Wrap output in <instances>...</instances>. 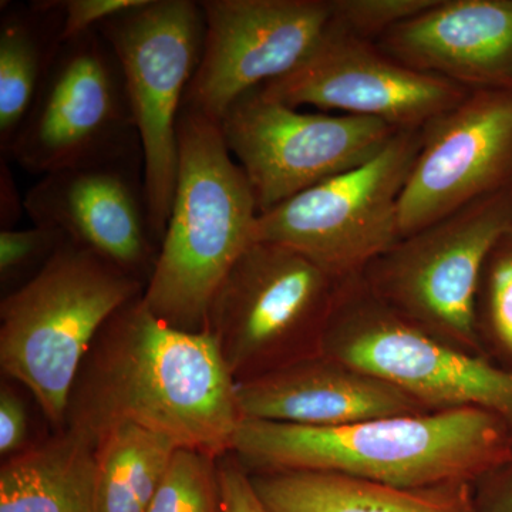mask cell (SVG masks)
<instances>
[{"instance_id": "cell-1", "label": "cell", "mask_w": 512, "mask_h": 512, "mask_svg": "<svg viewBox=\"0 0 512 512\" xmlns=\"http://www.w3.org/2000/svg\"><path fill=\"white\" fill-rule=\"evenodd\" d=\"M237 383L208 332L173 328L143 295L101 328L70 393L64 429L100 439L134 424L221 458L241 423Z\"/></svg>"}, {"instance_id": "cell-2", "label": "cell", "mask_w": 512, "mask_h": 512, "mask_svg": "<svg viewBox=\"0 0 512 512\" xmlns=\"http://www.w3.org/2000/svg\"><path fill=\"white\" fill-rule=\"evenodd\" d=\"M232 454L248 473L328 471L394 485L476 483L512 461V434L483 410H433L319 429L241 420Z\"/></svg>"}, {"instance_id": "cell-3", "label": "cell", "mask_w": 512, "mask_h": 512, "mask_svg": "<svg viewBox=\"0 0 512 512\" xmlns=\"http://www.w3.org/2000/svg\"><path fill=\"white\" fill-rule=\"evenodd\" d=\"M259 212L220 123L184 107L178 119L173 207L143 301L173 328L207 332L208 308L255 244Z\"/></svg>"}, {"instance_id": "cell-4", "label": "cell", "mask_w": 512, "mask_h": 512, "mask_svg": "<svg viewBox=\"0 0 512 512\" xmlns=\"http://www.w3.org/2000/svg\"><path fill=\"white\" fill-rule=\"evenodd\" d=\"M136 276L66 241L28 284L0 303V367L64 429L70 393L101 328L143 295Z\"/></svg>"}, {"instance_id": "cell-5", "label": "cell", "mask_w": 512, "mask_h": 512, "mask_svg": "<svg viewBox=\"0 0 512 512\" xmlns=\"http://www.w3.org/2000/svg\"><path fill=\"white\" fill-rule=\"evenodd\" d=\"M340 284L291 248L251 245L207 316V332L235 383L322 355Z\"/></svg>"}, {"instance_id": "cell-6", "label": "cell", "mask_w": 512, "mask_h": 512, "mask_svg": "<svg viewBox=\"0 0 512 512\" xmlns=\"http://www.w3.org/2000/svg\"><path fill=\"white\" fill-rule=\"evenodd\" d=\"M511 227L512 184L403 237L359 275L414 328L483 356L476 329L478 286L487 256Z\"/></svg>"}, {"instance_id": "cell-7", "label": "cell", "mask_w": 512, "mask_h": 512, "mask_svg": "<svg viewBox=\"0 0 512 512\" xmlns=\"http://www.w3.org/2000/svg\"><path fill=\"white\" fill-rule=\"evenodd\" d=\"M123 69L151 228L163 241L178 174V119L200 66L205 18L194 0H144L97 28Z\"/></svg>"}, {"instance_id": "cell-8", "label": "cell", "mask_w": 512, "mask_h": 512, "mask_svg": "<svg viewBox=\"0 0 512 512\" xmlns=\"http://www.w3.org/2000/svg\"><path fill=\"white\" fill-rule=\"evenodd\" d=\"M323 353L382 377L429 410H483L512 434V372L451 348L390 311L360 275L342 281Z\"/></svg>"}, {"instance_id": "cell-9", "label": "cell", "mask_w": 512, "mask_h": 512, "mask_svg": "<svg viewBox=\"0 0 512 512\" xmlns=\"http://www.w3.org/2000/svg\"><path fill=\"white\" fill-rule=\"evenodd\" d=\"M10 160L40 175L143 160L123 69L99 30L60 47Z\"/></svg>"}, {"instance_id": "cell-10", "label": "cell", "mask_w": 512, "mask_h": 512, "mask_svg": "<svg viewBox=\"0 0 512 512\" xmlns=\"http://www.w3.org/2000/svg\"><path fill=\"white\" fill-rule=\"evenodd\" d=\"M420 144L421 128L400 130L369 163L259 215L255 242L291 248L340 281L362 274L402 239L400 197Z\"/></svg>"}, {"instance_id": "cell-11", "label": "cell", "mask_w": 512, "mask_h": 512, "mask_svg": "<svg viewBox=\"0 0 512 512\" xmlns=\"http://www.w3.org/2000/svg\"><path fill=\"white\" fill-rule=\"evenodd\" d=\"M220 127L259 215L369 163L400 131L369 117L295 109L269 99L261 87L239 97Z\"/></svg>"}, {"instance_id": "cell-12", "label": "cell", "mask_w": 512, "mask_h": 512, "mask_svg": "<svg viewBox=\"0 0 512 512\" xmlns=\"http://www.w3.org/2000/svg\"><path fill=\"white\" fill-rule=\"evenodd\" d=\"M200 66L184 107L220 123L245 93L293 72L328 32L330 0H201Z\"/></svg>"}, {"instance_id": "cell-13", "label": "cell", "mask_w": 512, "mask_h": 512, "mask_svg": "<svg viewBox=\"0 0 512 512\" xmlns=\"http://www.w3.org/2000/svg\"><path fill=\"white\" fill-rule=\"evenodd\" d=\"M262 93L295 109L369 117L416 130L467 99L471 90L410 69L376 43L349 35L330 20L311 56Z\"/></svg>"}, {"instance_id": "cell-14", "label": "cell", "mask_w": 512, "mask_h": 512, "mask_svg": "<svg viewBox=\"0 0 512 512\" xmlns=\"http://www.w3.org/2000/svg\"><path fill=\"white\" fill-rule=\"evenodd\" d=\"M512 184V90H476L421 127L399 205L402 238Z\"/></svg>"}, {"instance_id": "cell-15", "label": "cell", "mask_w": 512, "mask_h": 512, "mask_svg": "<svg viewBox=\"0 0 512 512\" xmlns=\"http://www.w3.org/2000/svg\"><path fill=\"white\" fill-rule=\"evenodd\" d=\"M23 200L33 225L56 229L147 286L160 244L148 215L143 160L42 175Z\"/></svg>"}, {"instance_id": "cell-16", "label": "cell", "mask_w": 512, "mask_h": 512, "mask_svg": "<svg viewBox=\"0 0 512 512\" xmlns=\"http://www.w3.org/2000/svg\"><path fill=\"white\" fill-rule=\"evenodd\" d=\"M376 46L410 69L471 92L512 90V0H439Z\"/></svg>"}, {"instance_id": "cell-17", "label": "cell", "mask_w": 512, "mask_h": 512, "mask_svg": "<svg viewBox=\"0 0 512 512\" xmlns=\"http://www.w3.org/2000/svg\"><path fill=\"white\" fill-rule=\"evenodd\" d=\"M237 403L242 420L319 429L433 412L382 377L325 353L237 383Z\"/></svg>"}, {"instance_id": "cell-18", "label": "cell", "mask_w": 512, "mask_h": 512, "mask_svg": "<svg viewBox=\"0 0 512 512\" xmlns=\"http://www.w3.org/2000/svg\"><path fill=\"white\" fill-rule=\"evenodd\" d=\"M268 512H474V483L403 488L328 471L249 473Z\"/></svg>"}, {"instance_id": "cell-19", "label": "cell", "mask_w": 512, "mask_h": 512, "mask_svg": "<svg viewBox=\"0 0 512 512\" xmlns=\"http://www.w3.org/2000/svg\"><path fill=\"white\" fill-rule=\"evenodd\" d=\"M96 446L63 429L3 460L0 512H94Z\"/></svg>"}, {"instance_id": "cell-20", "label": "cell", "mask_w": 512, "mask_h": 512, "mask_svg": "<svg viewBox=\"0 0 512 512\" xmlns=\"http://www.w3.org/2000/svg\"><path fill=\"white\" fill-rule=\"evenodd\" d=\"M63 15L57 0L6 3L0 15V153L13 144L47 72L62 47Z\"/></svg>"}, {"instance_id": "cell-21", "label": "cell", "mask_w": 512, "mask_h": 512, "mask_svg": "<svg viewBox=\"0 0 512 512\" xmlns=\"http://www.w3.org/2000/svg\"><path fill=\"white\" fill-rule=\"evenodd\" d=\"M177 448L134 424L104 433L96 446L94 512H147Z\"/></svg>"}, {"instance_id": "cell-22", "label": "cell", "mask_w": 512, "mask_h": 512, "mask_svg": "<svg viewBox=\"0 0 512 512\" xmlns=\"http://www.w3.org/2000/svg\"><path fill=\"white\" fill-rule=\"evenodd\" d=\"M476 329L483 356L512 372V227L485 261L477 293Z\"/></svg>"}, {"instance_id": "cell-23", "label": "cell", "mask_w": 512, "mask_h": 512, "mask_svg": "<svg viewBox=\"0 0 512 512\" xmlns=\"http://www.w3.org/2000/svg\"><path fill=\"white\" fill-rule=\"evenodd\" d=\"M218 460L177 448L147 512H224Z\"/></svg>"}, {"instance_id": "cell-24", "label": "cell", "mask_w": 512, "mask_h": 512, "mask_svg": "<svg viewBox=\"0 0 512 512\" xmlns=\"http://www.w3.org/2000/svg\"><path fill=\"white\" fill-rule=\"evenodd\" d=\"M67 239L56 229L33 227L0 231V282L5 296L35 278Z\"/></svg>"}, {"instance_id": "cell-25", "label": "cell", "mask_w": 512, "mask_h": 512, "mask_svg": "<svg viewBox=\"0 0 512 512\" xmlns=\"http://www.w3.org/2000/svg\"><path fill=\"white\" fill-rule=\"evenodd\" d=\"M439 0H330L332 22L349 35L376 43Z\"/></svg>"}, {"instance_id": "cell-26", "label": "cell", "mask_w": 512, "mask_h": 512, "mask_svg": "<svg viewBox=\"0 0 512 512\" xmlns=\"http://www.w3.org/2000/svg\"><path fill=\"white\" fill-rule=\"evenodd\" d=\"M144 0H57L63 15L62 42L66 43L99 28L120 13L141 5Z\"/></svg>"}, {"instance_id": "cell-27", "label": "cell", "mask_w": 512, "mask_h": 512, "mask_svg": "<svg viewBox=\"0 0 512 512\" xmlns=\"http://www.w3.org/2000/svg\"><path fill=\"white\" fill-rule=\"evenodd\" d=\"M26 404L10 384L0 389V454L10 458L30 446Z\"/></svg>"}, {"instance_id": "cell-28", "label": "cell", "mask_w": 512, "mask_h": 512, "mask_svg": "<svg viewBox=\"0 0 512 512\" xmlns=\"http://www.w3.org/2000/svg\"><path fill=\"white\" fill-rule=\"evenodd\" d=\"M224 512H268L259 500L252 485L251 477L234 454L218 460Z\"/></svg>"}, {"instance_id": "cell-29", "label": "cell", "mask_w": 512, "mask_h": 512, "mask_svg": "<svg viewBox=\"0 0 512 512\" xmlns=\"http://www.w3.org/2000/svg\"><path fill=\"white\" fill-rule=\"evenodd\" d=\"M474 512H512V461L474 483Z\"/></svg>"}, {"instance_id": "cell-30", "label": "cell", "mask_w": 512, "mask_h": 512, "mask_svg": "<svg viewBox=\"0 0 512 512\" xmlns=\"http://www.w3.org/2000/svg\"><path fill=\"white\" fill-rule=\"evenodd\" d=\"M25 211V200L19 197L13 175L8 164L2 161V174H0V224L2 229L15 228V222Z\"/></svg>"}]
</instances>
